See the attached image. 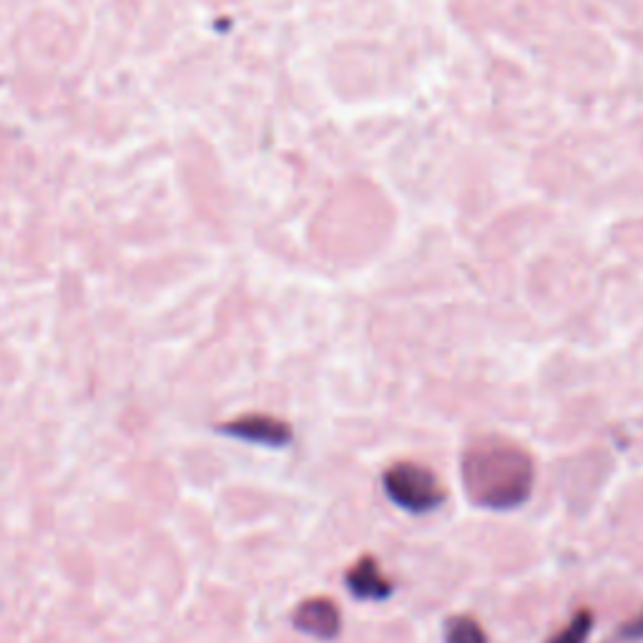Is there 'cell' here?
Segmentation results:
<instances>
[{"mask_svg":"<svg viewBox=\"0 0 643 643\" xmlns=\"http://www.w3.org/2000/svg\"><path fill=\"white\" fill-rule=\"evenodd\" d=\"M384 493L394 505L408 513H430L443 505L445 491L435 473L415 463H398L384 473Z\"/></svg>","mask_w":643,"mask_h":643,"instance_id":"cell-2","label":"cell"},{"mask_svg":"<svg viewBox=\"0 0 643 643\" xmlns=\"http://www.w3.org/2000/svg\"><path fill=\"white\" fill-rule=\"evenodd\" d=\"M463 483L471 500L481 508H518L533 491V461L516 445L483 440L463 457Z\"/></svg>","mask_w":643,"mask_h":643,"instance_id":"cell-1","label":"cell"},{"mask_svg":"<svg viewBox=\"0 0 643 643\" xmlns=\"http://www.w3.org/2000/svg\"><path fill=\"white\" fill-rule=\"evenodd\" d=\"M347 588L362 601H382L392 593V583L382 576L378 560L372 556H365L350 568V573H347Z\"/></svg>","mask_w":643,"mask_h":643,"instance_id":"cell-5","label":"cell"},{"mask_svg":"<svg viewBox=\"0 0 643 643\" xmlns=\"http://www.w3.org/2000/svg\"><path fill=\"white\" fill-rule=\"evenodd\" d=\"M621 639H643V613L639 615L636 621H631L626 623V626L621 629Z\"/></svg>","mask_w":643,"mask_h":643,"instance_id":"cell-8","label":"cell"},{"mask_svg":"<svg viewBox=\"0 0 643 643\" xmlns=\"http://www.w3.org/2000/svg\"><path fill=\"white\" fill-rule=\"evenodd\" d=\"M226 435L250 440L256 445H270V447H284L292 443V428L287 422L270 415H244L234 422H226L222 428Z\"/></svg>","mask_w":643,"mask_h":643,"instance_id":"cell-3","label":"cell"},{"mask_svg":"<svg viewBox=\"0 0 643 643\" xmlns=\"http://www.w3.org/2000/svg\"><path fill=\"white\" fill-rule=\"evenodd\" d=\"M445 643H488V639L471 615H455L445 623Z\"/></svg>","mask_w":643,"mask_h":643,"instance_id":"cell-6","label":"cell"},{"mask_svg":"<svg viewBox=\"0 0 643 643\" xmlns=\"http://www.w3.org/2000/svg\"><path fill=\"white\" fill-rule=\"evenodd\" d=\"M591 629H593V615L588 611H581V613H576L573 621L548 643H586Z\"/></svg>","mask_w":643,"mask_h":643,"instance_id":"cell-7","label":"cell"},{"mask_svg":"<svg viewBox=\"0 0 643 643\" xmlns=\"http://www.w3.org/2000/svg\"><path fill=\"white\" fill-rule=\"evenodd\" d=\"M294 626L309 633V636L333 641L342 629V615H339V609L333 601L312 599L302 603L294 613Z\"/></svg>","mask_w":643,"mask_h":643,"instance_id":"cell-4","label":"cell"}]
</instances>
